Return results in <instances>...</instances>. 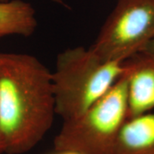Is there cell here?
Listing matches in <instances>:
<instances>
[{
  "instance_id": "obj_1",
  "label": "cell",
  "mask_w": 154,
  "mask_h": 154,
  "mask_svg": "<svg viewBox=\"0 0 154 154\" xmlns=\"http://www.w3.org/2000/svg\"><path fill=\"white\" fill-rule=\"evenodd\" d=\"M51 71L38 57L0 51V130L5 154H24L54 122Z\"/></svg>"
},
{
  "instance_id": "obj_2",
  "label": "cell",
  "mask_w": 154,
  "mask_h": 154,
  "mask_svg": "<svg viewBox=\"0 0 154 154\" xmlns=\"http://www.w3.org/2000/svg\"><path fill=\"white\" fill-rule=\"evenodd\" d=\"M124 71L123 62L104 60L90 47L63 50L51 72L56 114L63 121L83 113L110 91Z\"/></svg>"
},
{
  "instance_id": "obj_3",
  "label": "cell",
  "mask_w": 154,
  "mask_h": 154,
  "mask_svg": "<svg viewBox=\"0 0 154 154\" xmlns=\"http://www.w3.org/2000/svg\"><path fill=\"white\" fill-rule=\"evenodd\" d=\"M128 119L124 74L103 98L83 113L63 120L54 138V150L78 154H113Z\"/></svg>"
},
{
  "instance_id": "obj_4",
  "label": "cell",
  "mask_w": 154,
  "mask_h": 154,
  "mask_svg": "<svg viewBox=\"0 0 154 154\" xmlns=\"http://www.w3.org/2000/svg\"><path fill=\"white\" fill-rule=\"evenodd\" d=\"M154 38V0H116L90 48L106 61L124 62Z\"/></svg>"
},
{
  "instance_id": "obj_5",
  "label": "cell",
  "mask_w": 154,
  "mask_h": 154,
  "mask_svg": "<svg viewBox=\"0 0 154 154\" xmlns=\"http://www.w3.org/2000/svg\"><path fill=\"white\" fill-rule=\"evenodd\" d=\"M123 63L128 118L154 110V54L141 51Z\"/></svg>"
},
{
  "instance_id": "obj_6",
  "label": "cell",
  "mask_w": 154,
  "mask_h": 154,
  "mask_svg": "<svg viewBox=\"0 0 154 154\" xmlns=\"http://www.w3.org/2000/svg\"><path fill=\"white\" fill-rule=\"evenodd\" d=\"M113 154H154V110L127 120Z\"/></svg>"
},
{
  "instance_id": "obj_7",
  "label": "cell",
  "mask_w": 154,
  "mask_h": 154,
  "mask_svg": "<svg viewBox=\"0 0 154 154\" xmlns=\"http://www.w3.org/2000/svg\"><path fill=\"white\" fill-rule=\"evenodd\" d=\"M38 27L33 6L23 0L0 2V38L9 36L29 37Z\"/></svg>"
},
{
  "instance_id": "obj_8",
  "label": "cell",
  "mask_w": 154,
  "mask_h": 154,
  "mask_svg": "<svg viewBox=\"0 0 154 154\" xmlns=\"http://www.w3.org/2000/svg\"><path fill=\"white\" fill-rule=\"evenodd\" d=\"M143 51H148L150 53H153L154 54V38L146 46V48Z\"/></svg>"
},
{
  "instance_id": "obj_9",
  "label": "cell",
  "mask_w": 154,
  "mask_h": 154,
  "mask_svg": "<svg viewBox=\"0 0 154 154\" xmlns=\"http://www.w3.org/2000/svg\"><path fill=\"white\" fill-rule=\"evenodd\" d=\"M50 154H78L75 152L71 151H59V150H54V152Z\"/></svg>"
},
{
  "instance_id": "obj_10",
  "label": "cell",
  "mask_w": 154,
  "mask_h": 154,
  "mask_svg": "<svg viewBox=\"0 0 154 154\" xmlns=\"http://www.w3.org/2000/svg\"><path fill=\"white\" fill-rule=\"evenodd\" d=\"M0 154H5V148H4V143H3L1 130H0Z\"/></svg>"
},
{
  "instance_id": "obj_11",
  "label": "cell",
  "mask_w": 154,
  "mask_h": 154,
  "mask_svg": "<svg viewBox=\"0 0 154 154\" xmlns=\"http://www.w3.org/2000/svg\"><path fill=\"white\" fill-rule=\"evenodd\" d=\"M5 1H8V0H0V2H5ZM52 2H54L56 4H58V5H65V0H51Z\"/></svg>"
}]
</instances>
